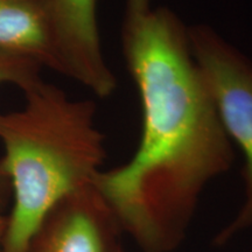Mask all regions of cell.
<instances>
[{"instance_id": "6", "label": "cell", "mask_w": 252, "mask_h": 252, "mask_svg": "<svg viewBox=\"0 0 252 252\" xmlns=\"http://www.w3.org/2000/svg\"><path fill=\"white\" fill-rule=\"evenodd\" d=\"M0 52L61 74L45 0H0Z\"/></svg>"}, {"instance_id": "8", "label": "cell", "mask_w": 252, "mask_h": 252, "mask_svg": "<svg viewBox=\"0 0 252 252\" xmlns=\"http://www.w3.org/2000/svg\"><path fill=\"white\" fill-rule=\"evenodd\" d=\"M151 7V0H126L125 13H143L149 11Z\"/></svg>"}, {"instance_id": "4", "label": "cell", "mask_w": 252, "mask_h": 252, "mask_svg": "<svg viewBox=\"0 0 252 252\" xmlns=\"http://www.w3.org/2000/svg\"><path fill=\"white\" fill-rule=\"evenodd\" d=\"M61 74L78 82L98 98L111 96L117 78L100 42L98 0H45Z\"/></svg>"}, {"instance_id": "10", "label": "cell", "mask_w": 252, "mask_h": 252, "mask_svg": "<svg viewBox=\"0 0 252 252\" xmlns=\"http://www.w3.org/2000/svg\"><path fill=\"white\" fill-rule=\"evenodd\" d=\"M117 252H124V250H123V248H121V249H119V250H118Z\"/></svg>"}, {"instance_id": "7", "label": "cell", "mask_w": 252, "mask_h": 252, "mask_svg": "<svg viewBox=\"0 0 252 252\" xmlns=\"http://www.w3.org/2000/svg\"><path fill=\"white\" fill-rule=\"evenodd\" d=\"M41 67L36 62L23 56L0 52V86L13 84L24 89L41 77ZM8 180L0 169V208L4 207Z\"/></svg>"}, {"instance_id": "2", "label": "cell", "mask_w": 252, "mask_h": 252, "mask_svg": "<svg viewBox=\"0 0 252 252\" xmlns=\"http://www.w3.org/2000/svg\"><path fill=\"white\" fill-rule=\"evenodd\" d=\"M21 91L23 108L0 112V169L13 191L0 252H28L47 215L93 184L106 158L93 99L71 98L42 77Z\"/></svg>"}, {"instance_id": "1", "label": "cell", "mask_w": 252, "mask_h": 252, "mask_svg": "<svg viewBox=\"0 0 252 252\" xmlns=\"http://www.w3.org/2000/svg\"><path fill=\"white\" fill-rule=\"evenodd\" d=\"M122 48L141 105L139 145L93 185L143 252H173L208 185L231 168L234 144L195 60L188 25L166 6L125 13Z\"/></svg>"}, {"instance_id": "3", "label": "cell", "mask_w": 252, "mask_h": 252, "mask_svg": "<svg viewBox=\"0 0 252 252\" xmlns=\"http://www.w3.org/2000/svg\"><path fill=\"white\" fill-rule=\"evenodd\" d=\"M188 37L226 133L244 158L243 202L214 238L225 245L252 228V60L209 25H189Z\"/></svg>"}, {"instance_id": "5", "label": "cell", "mask_w": 252, "mask_h": 252, "mask_svg": "<svg viewBox=\"0 0 252 252\" xmlns=\"http://www.w3.org/2000/svg\"><path fill=\"white\" fill-rule=\"evenodd\" d=\"M121 231L110 207L90 184L56 204L28 252H117Z\"/></svg>"}, {"instance_id": "9", "label": "cell", "mask_w": 252, "mask_h": 252, "mask_svg": "<svg viewBox=\"0 0 252 252\" xmlns=\"http://www.w3.org/2000/svg\"><path fill=\"white\" fill-rule=\"evenodd\" d=\"M6 226H7V216H4L0 214V250H1L2 241H4Z\"/></svg>"}]
</instances>
